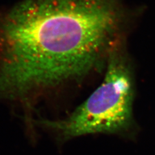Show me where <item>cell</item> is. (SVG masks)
I'll return each instance as SVG.
<instances>
[{
	"label": "cell",
	"mask_w": 155,
	"mask_h": 155,
	"mask_svg": "<svg viewBox=\"0 0 155 155\" xmlns=\"http://www.w3.org/2000/svg\"><path fill=\"white\" fill-rule=\"evenodd\" d=\"M124 20L116 0H22L0 11V98L31 107L87 74L106 60Z\"/></svg>",
	"instance_id": "1"
},
{
	"label": "cell",
	"mask_w": 155,
	"mask_h": 155,
	"mask_svg": "<svg viewBox=\"0 0 155 155\" xmlns=\"http://www.w3.org/2000/svg\"><path fill=\"white\" fill-rule=\"evenodd\" d=\"M104 79L98 88L67 118L39 120L62 140L127 131L134 124V82L128 59L117 41L106 58Z\"/></svg>",
	"instance_id": "2"
}]
</instances>
